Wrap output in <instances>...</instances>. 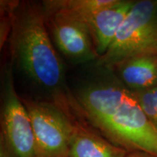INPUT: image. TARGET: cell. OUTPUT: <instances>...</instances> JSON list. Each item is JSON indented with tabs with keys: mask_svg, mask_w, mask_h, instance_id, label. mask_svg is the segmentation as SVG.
<instances>
[{
	"mask_svg": "<svg viewBox=\"0 0 157 157\" xmlns=\"http://www.w3.org/2000/svg\"><path fill=\"white\" fill-rule=\"evenodd\" d=\"M95 67L93 75L71 92L78 112L113 144L157 157V129L133 93L111 68Z\"/></svg>",
	"mask_w": 157,
	"mask_h": 157,
	"instance_id": "cell-1",
	"label": "cell"
},
{
	"mask_svg": "<svg viewBox=\"0 0 157 157\" xmlns=\"http://www.w3.org/2000/svg\"><path fill=\"white\" fill-rule=\"evenodd\" d=\"M8 42L11 62L34 85L56 103L69 99L63 63L48 31L42 3L18 1Z\"/></svg>",
	"mask_w": 157,
	"mask_h": 157,
	"instance_id": "cell-2",
	"label": "cell"
},
{
	"mask_svg": "<svg viewBox=\"0 0 157 157\" xmlns=\"http://www.w3.org/2000/svg\"><path fill=\"white\" fill-rule=\"evenodd\" d=\"M157 54V0L135 1L114 40L95 66L112 68L136 55Z\"/></svg>",
	"mask_w": 157,
	"mask_h": 157,
	"instance_id": "cell-3",
	"label": "cell"
},
{
	"mask_svg": "<svg viewBox=\"0 0 157 157\" xmlns=\"http://www.w3.org/2000/svg\"><path fill=\"white\" fill-rule=\"evenodd\" d=\"M21 98L32 124L36 157H68L74 129L72 98L67 105Z\"/></svg>",
	"mask_w": 157,
	"mask_h": 157,
	"instance_id": "cell-4",
	"label": "cell"
},
{
	"mask_svg": "<svg viewBox=\"0 0 157 157\" xmlns=\"http://www.w3.org/2000/svg\"><path fill=\"white\" fill-rule=\"evenodd\" d=\"M10 157H36L30 117L15 87L13 65L7 63L1 74V132Z\"/></svg>",
	"mask_w": 157,
	"mask_h": 157,
	"instance_id": "cell-5",
	"label": "cell"
},
{
	"mask_svg": "<svg viewBox=\"0 0 157 157\" xmlns=\"http://www.w3.org/2000/svg\"><path fill=\"white\" fill-rule=\"evenodd\" d=\"M44 10L48 31L58 52L74 64L98 60L89 29L79 17L67 11Z\"/></svg>",
	"mask_w": 157,
	"mask_h": 157,
	"instance_id": "cell-6",
	"label": "cell"
},
{
	"mask_svg": "<svg viewBox=\"0 0 157 157\" xmlns=\"http://www.w3.org/2000/svg\"><path fill=\"white\" fill-rule=\"evenodd\" d=\"M134 2L116 0L112 5L97 11L83 15H76L87 25L99 58L112 44Z\"/></svg>",
	"mask_w": 157,
	"mask_h": 157,
	"instance_id": "cell-7",
	"label": "cell"
},
{
	"mask_svg": "<svg viewBox=\"0 0 157 157\" xmlns=\"http://www.w3.org/2000/svg\"><path fill=\"white\" fill-rule=\"evenodd\" d=\"M74 129L68 157H124L128 151L108 140L90 126L74 105Z\"/></svg>",
	"mask_w": 157,
	"mask_h": 157,
	"instance_id": "cell-8",
	"label": "cell"
},
{
	"mask_svg": "<svg viewBox=\"0 0 157 157\" xmlns=\"http://www.w3.org/2000/svg\"><path fill=\"white\" fill-rule=\"evenodd\" d=\"M111 68L119 80L132 92L157 84V54L144 53L129 57Z\"/></svg>",
	"mask_w": 157,
	"mask_h": 157,
	"instance_id": "cell-9",
	"label": "cell"
},
{
	"mask_svg": "<svg viewBox=\"0 0 157 157\" xmlns=\"http://www.w3.org/2000/svg\"><path fill=\"white\" fill-rule=\"evenodd\" d=\"M116 0H46L42 4L45 10H63L83 15L112 5Z\"/></svg>",
	"mask_w": 157,
	"mask_h": 157,
	"instance_id": "cell-10",
	"label": "cell"
},
{
	"mask_svg": "<svg viewBox=\"0 0 157 157\" xmlns=\"http://www.w3.org/2000/svg\"><path fill=\"white\" fill-rule=\"evenodd\" d=\"M132 93L148 120L157 129V84L148 89Z\"/></svg>",
	"mask_w": 157,
	"mask_h": 157,
	"instance_id": "cell-11",
	"label": "cell"
},
{
	"mask_svg": "<svg viewBox=\"0 0 157 157\" xmlns=\"http://www.w3.org/2000/svg\"><path fill=\"white\" fill-rule=\"evenodd\" d=\"M18 1H1V27H0V46L1 49L8 41L13 25V15Z\"/></svg>",
	"mask_w": 157,
	"mask_h": 157,
	"instance_id": "cell-12",
	"label": "cell"
},
{
	"mask_svg": "<svg viewBox=\"0 0 157 157\" xmlns=\"http://www.w3.org/2000/svg\"><path fill=\"white\" fill-rule=\"evenodd\" d=\"M124 157H156L151 154L140 151H131L128 152Z\"/></svg>",
	"mask_w": 157,
	"mask_h": 157,
	"instance_id": "cell-13",
	"label": "cell"
},
{
	"mask_svg": "<svg viewBox=\"0 0 157 157\" xmlns=\"http://www.w3.org/2000/svg\"><path fill=\"white\" fill-rule=\"evenodd\" d=\"M0 157H10L3 141L0 139Z\"/></svg>",
	"mask_w": 157,
	"mask_h": 157,
	"instance_id": "cell-14",
	"label": "cell"
}]
</instances>
